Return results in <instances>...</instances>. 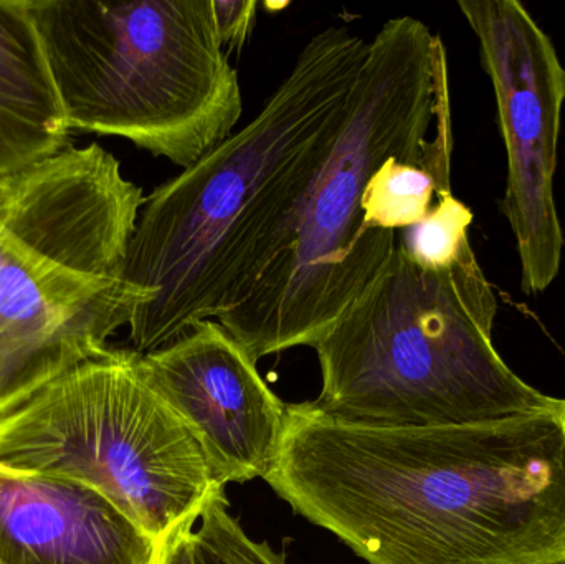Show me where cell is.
<instances>
[{
    "instance_id": "1",
    "label": "cell",
    "mask_w": 565,
    "mask_h": 564,
    "mask_svg": "<svg viewBox=\"0 0 565 564\" xmlns=\"http://www.w3.org/2000/svg\"><path fill=\"white\" fill-rule=\"evenodd\" d=\"M367 50L348 26H326L248 125L146 198L125 280L154 298L129 323L131 350H161L254 294L341 131Z\"/></svg>"
},
{
    "instance_id": "2",
    "label": "cell",
    "mask_w": 565,
    "mask_h": 564,
    "mask_svg": "<svg viewBox=\"0 0 565 564\" xmlns=\"http://www.w3.org/2000/svg\"><path fill=\"white\" fill-rule=\"evenodd\" d=\"M447 52L422 20L391 19L369 42L331 152L254 294L218 318L255 361L315 347L384 267L397 234L367 231L362 198L391 158L451 172Z\"/></svg>"
},
{
    "instance_id": "3",
    "label": "cell",
    "mask_w": 565,
    "mask_h": 564,
    "mask_svg": "<svg viewBox=\"0 0 565 564\" xmlns=\"http://www.w3.org/2000/svg\"><path fill=\"white\" fill-rule=\"evenodd\" d=\"M498 298L471 244L424 268L395 244L384 267L312 350L318 413L358 426H467L559 406L521 380L493 344Z\"/></svg>"
},
{
    "instance_id": "4",
    "label": "cell",
    "mask_w": 565,
    "mask_h": 564,
    "mask_svg": "<svg viewBox=\"0 0 565 564\" xmlns=\"http://www.w3.org/2000/svg\"><path fill=\"white\" fill-rule=\"evenodd\" d=\"M70 129L126 139L181 169L234 132L238 73L212 0H25Z\"/></svg>"
},
{
    "instance_id": "5",
    "label": "cell",
    "mask_w": 565,
    "mask_h": 564,
    "mask_svg": "<svg viewBox=\"0 0 565 564\" xmlns=\"http://www.w3.org/2000/svg\"><path fill=\"white\" fill-rule=\"evenodd\" d=\"M0 470L92 487L158 542L225 490L131 348L76 364L0 416Z\"/></svg>"
},
{
    "instance_id": "6",
    "label": "cell",
    "mask_w": 565,
    "mask_h": 564,
    "mask_svg": "<svg viewBox=\"0 0 565 564\" xmlns=\"http://www.w3.org/2000/svg\"><path fill=\"white\" fill-rule=\"evenodd\" d=\"M493 83L508 156L500 207L510 222L524 294H543L559 275L564 232L554 178L565 103V68L556 46L518 0H460Z\"/></svg>"
},
{
    "instance_id": "7",
    "label": "cell",
    "mask_w": 565,
    "mask_h": 564,
    "mask_svg": "<svg viewBox=\"0 0 565 564\" xmlns=\"http://www.w3.org/2000/svg\"><path fill=\"white\" fill-rule=\"evenodd\" d=\"M154 291L78 274L0 227V416L40 387L109 350Z\"/></svg>"
},
{
    "instance_id": "8",
    "label": "cell",
    "mask_w": 565,
    "mask_h": 564,
    "mask_svg": "<svg viewBox=\"0 0 565 564\" xmlns=\"http://www.w3.org/2000/svg\"><path fill=\"white\" fill-rule=\"evenodd\" d=\"M141 366L194 434L222 487L268 476L280 454L288 404L221 321L195 323L168 347L141 354Z\"/></svg>"
},
{
    "instance_id": "9",
    "label": "cell",
    "mask_w": 565,
    "mask_h": 564,
    "mask_svg": "<svg viewBox=\"0 0 565 564\" xmlns=\"http://www.w3.org/2000/svg\"><path fill=\"white\" fill-rule=\"evenodd\" d=\"M159 546L92 487L0 470L2 564H154Z\"/></svg>"
},
{
    "instance_id": "10",
    "label": "cell",
    "mask_w": 565,
    "mask_h": 564,
    "mask_svg": "<svg viewBox=\"0 0 565 564\" xmlns=\"http://www.w3.org/2000/svg\"><path fill=\"white\" fill-rule=\"evenodd\" d=\"M70 131L25 0H0V178L62 151Z\"/></svg>"
},
{
    "instance_id": "11",
    "label": "cell",
    "mask_w": 565,
    "mask_h": 564,
    "mask_svg": "<svg viewBox=\"0 0 565 564\" xmlns=\"http://www.w3.org/2000/svg\"><path fill=\"white\" fill-rule=\"evenodd\" d=\"M451 172L391 158L375 171L362 198L367 231L397 234L420 224L437 201L451 191Z\"/></svg>"
},
{
    "instance_id": "12",
    "label": "cell",
    "mask_w": 565,
    "mask_h": 564,
    "mask_svg": "<svg viewBox=\"0 0 565 564\" xmlns=\"http://www.w3.org/2000/svg\"><path fill=\"white\" fill-rule=\"evenodd\" d=\"M473 222V212L455 198L454 192L437 195L427 217L414 227L397 235L412 260L424 268L450 267L465 247L470 244L468 228Z\"/></svg>"
},
{
    "instance_id": "13",
    "label": "cell",
    "mask_w": 565,
    "mask_h": 564,
    "mask_svg": "<svg viewBox=\"0 0 565 564\" xmlns=\"http://www.w3.org/2000/svg\"><path fill=\"white\" fill-rule=\"evenodd\" d=\"M194 530L198 564H286L285 553L275 552L268 543H258L242 529L228 512L225 490L215 493Z\"/></svg>"
},
{
    "instance_id": "14",
    "label": "cell",
    "mask_w": 565,
    "mask_h": 564,
    "mask_svg": "<svg viewBox=\"0 0 565 564\" xmlns=\"http://www.w3.org/2000/svg\"><path fill=\"white\" fill-rule=\"evenodd\" d=\"M215 25L224 52H241L257 22L258 2L255 0H212Z\"/></svg>"
},
{
    "instance_id": "15",
    "label": "cell",
    "mask_w": 565,
    "mask_h": 564,
    "mask_svg": "<svg viewBox=\"0 0 565 564\" xmlns=\"http://www.w3.org/2000/svg\"><path fill=\"white\" fill-rule=\"evenodd\" d=\"M198 520V517L185 520L162 540L154 564H198L192 540Z\"/></svg>"
},
{
    "instance_id": "16",
    "label": "cell",
    "mask_w": 565,
    "mask_h": 564,
    "mask_svg": "<svg viewBox=\"0 0 565 564\" xmlns=\"http://www.w3.org/2000/svg\"><path fill=\"white\" fill-rule=\"evenodd\" d=\"M551 564H565V558L557 560V562L551 563Z\"/></svg>"
},
{
    "instance_id": "17",
    "label": "cell",
    "mask_w": 565,
    "mask_h": 564,
    "mask_svg": "<svg viewBox=\"0 0 565 564\" xmlns=\"http://www.w3.org/2000/svg\"><path fill=\"white\" fill-rule=\"evenodd\" d=\"M0 564H2V563H0Z\"/></svg>"
}]
</instances>
